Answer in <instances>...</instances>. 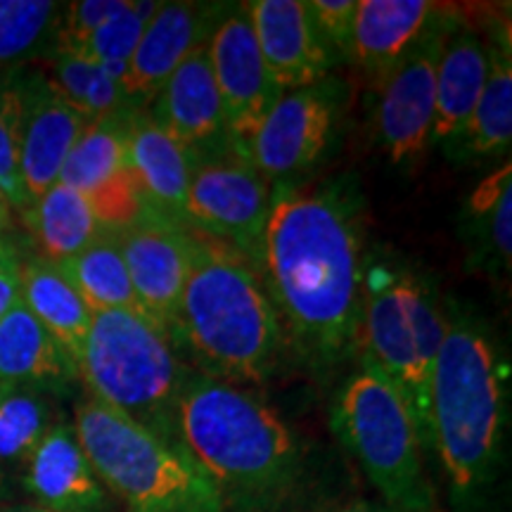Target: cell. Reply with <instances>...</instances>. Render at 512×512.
Returning <instances> with one entry per match:
<instances>
[{"label": "cell", "instance_id": "1", "mask_svg": "<svg viewBox=\"0 0 512 512\" xmlns=\"http://www.w3.org/2000/svg\"><path fill=\"white\" fill-rule=\"evenodd\" d=\"M361 197L349 181L271 192L259 266L285 349L313 370L356 354L363 299Z\"/></svg>", "mask_w": 512, "mask_h": 512}, {"label": "cell", "instance_id": "40", "mask_svg": "<svg viewBox=\"0 0 512 512\" xmlns=\"http://www.w3.org/2000/svg\"><path fill=\"white\" fill-rule=\"evenodd\" d=\"M3 512H53V510H46L38 505V508H12V510H3Z\"/></svg>", "mask_w": 512, "mask_h": 512}, {"label": "cell", "instance_id": "38", "mask_svg": "<svg viewBox=\"0 0 512 512\" xmlns=\"http://www.w3.org/2000/svg\"><path fill=\"white\" fill-rule=\"evenodd\" d=\"M10 219H12V207H10L8 197L0 192V233L10 226Z\"/></svg>", "mask_w": 512, "mask_h": 512}, {"label": "cell", "instance_id": "16", "mask_svg": "<svg viewBox=\"0 0 512 512\" xmlns=\"http://www.w3.org/2000/svg\"><path fill=\"white\" fill-rule=\"evenodd\" d=\"M242 8L268 72L283 91L328 79L335 57L313 22L309 0H252Z\"/></svg>", "mask_w": 512, "mask_h": 512}, {"label": "cell", "instance_id": "32", "mask_svg": "<svg viewBox=\"0 0 512 512\" xmlns=\"http://www.w3.org/2000/svg\"><path fill=\"white\" fill-rule=\"evenodd\" d=\"M48 408L27 384L0 382V463L29 460L46 437Z\"/></svg>", "mask_w": 512, "mask_h": 512}, {"label": "cell", "instance_id": "14", "mask_svg": "<svg viewBox=\"0 0 512 512\" xmlns=\"http://www.w3.org/2000/svg\"><path fill=\"white\" fill-rule=\"evenodd\" d=\"M19 102V171L29 207L60 181V171L88 121L41 72H12Z\"/></svg>", "mask_w": 512, "mask_h": 512}, {"label": "cell", "instance_id": "3", "mask_svg": "<svg viewBox=\"0 0 512 512\" xmlns=\"http://www.w3.org/2000/svg\"><path fill=\"white\" fill-rule=\"evenodd\" d=\"M505 399V363L489 325L453 309L432 375L430 451L437 453L458 512H475L494 484Z\"/></svg>", "mask_w": 512, "mask_h": 512}, {"label": "cell", "instance_id": "20", "mask_svg": "<svg viewBox=\"0 0 512 512\" xmlns=\"http://www.w3.org/2000/svg\"><path fill=\"white\" fill-rule=\"evenodd\" d=\"M489 74V43L477 29L453 22L437 67L432 143H446L467 124Z\"/></svg>", "mask_w": 512, "mask_h": 512}, {"label": "cell", "instance_id": "28", "mask_svg": "<svg viewBox=\"0 0 512 512\" xmlns=\"http://www.w3.org/2000/svg\"><path fill=\"white\" fill-rule=\"evenodd\" d=\"M472 254L498 273L512 261V164L498 166L472 190L465 207Z\"/></svg>", "mask_w": 512, "mask_h": 512}, {"label": "cell", "instance_id": "12", "mask_svg": "<svg viewBox=\"0 0 512 512\" xmlns=\"http://www.w3.org/2000/svg\"><path fill=\"white\" fill-rule=\"evenodd\" d=\"M112 235L117 238L143 311L174 335L195 235L155 209H147L138 221Z\"/></svg>", "mask_w": 512, "mask_h": 512}, {"label": "cell", "instance_id": "39", "mask_svg": "<svg viewBox=\"0 0 512 512\" xmlns=\"http://www.w3.org/2000/svg\"><path fill=\"white\" fill-rule=\"evenodd\" d=\"M8 259H12V254H10V249L5 247V242L0 240V264H5V261Z\"/></svg>", "mask_w": 512, "mask_h": 512}, {"label": "cell", "instance_id": "35", "mask_svg": "<svg viewBox=\"0 0 512 512\" xmlns=\"http://www.w3.org/2000/svg\"><path fill=\"white\" fill-rule=\"evenodd\" d=\"M358 0H309L313 22L325 38L330 50L351 60V38H354Z\"/></svg>", "mask_w": 512, "mask_h": 512}, {"label": "cell", "instance_id": "29", "mask_svg": "<svg viewBox=\"0 0 512 512\" xmlns=\"http://www.w3.org/2000/svg\"><path fill=\"white\" fill-rule=\"evenodd\" d=\"M62 10L53 0H0V69L19 72L53 50Z\"/></svg>", "mask_w": 512, "mask_h": 512}, {"label": "cell", "instance_id": "18", "mask_svg": "<svg viewBox=\"0 0 512 512\" xmlns=\"http://www.w3.org/2000/svg\"><path fill=\"white\" fill-rule=\"evenodd\" d=\"M27 489L53 512H105L107 489L88 463L74 427L55 425L27 460Z\"/></svg>", "mask_w": 512, "mask_h": 512}, {"label": "cell", "instance_id": "2", "mask_svg": "<svg viewBox=\"0 0 512 512\" xmlns=\"http://www.w3.org/2000/svg\"><path fill=\"white\" fill-rule=\"evenodd\" d=\"M176 430L226 510H275L302 477L297 434L264 399L238 384L204 373L185 377Z\"/></svg>", "mask_w": 512, "mask_h": 512}, {"label": "cell", "instance_id": "15", "mask_svg": "<svg viewBox=\"0 0 512 512\" xmlns=\"http://www.w3.org/2000/svg\"><path fill=\"white\" fill-rule=\"evenodd\" d=\"M228 8L230 5L226 3H190V0L159 3L121 79L126 100L140 110L150 105L178 64L195 50L207 46Z\"/></svg>", "mask_w": 512, "mask_h": 512}, {"label": "cell", "instance_id": "5", "mask_svg": "<svg viewBox=\"0 0 512 512\" xmlns=\"http://www.w3.org/2000/svg\"><path fill=\"white\" fill-rule=\"evenodd\" d=\"M74 434L124 512H226L219 491L183 446L98 399L79 403Z\"/></svg>", "mask_w": 512, "mask_h": 512}, {"label": "cell", "instance_id": "41", "mask_svg": "<svg viewBox=\"0 0 512 512\" xmlns=\"http://www.w3.org/2000/svg\"><path fill=\"white\" fill-rule=\"evenodd\" d=\"M3 489H5V482H3V472H0V496H3Z\"/></svg>", "mask_w": 512, "mask_h": 512}, {"label": "cell", "instance_id": "34", "mask_svg": "<svg viewBox=\"0 0 512 512\" xmlns=\"http://www.w3.org/2000/svg\"><path fill=\"white\" fill-rule=\"evenodd\" d=\"M0 192L12 211L29 209V197L19 171V102L10 79L0 81Z\"/></svg>", "mask_w": 512, "mask_h": 512}, {"label": "cell", "instance_id": "11", "mask_svg": "<svg viewBox=\"0 0 512 512\" xmlns=\"http://www.w3.org/2000/svg\"><path fill=\"white\" fill-rule=\"evenodd\" d=\"M337 83L328 79L309 88L285 91L259 128L242 145L266 181L302 174L328 150L337 124Z\"/></svg>", "mask_w": 512, "mask_h": 512}, {"label": "cell", "instance_id": "37", "mask_svg": "<svg viewBox=\"0 0 512 512\" xmlns=\"http://www.w3.org/2000/svg\"><path fill=\"white\" fill-rule=\"evenodd\" d=\"M330 512H392L389 508H380V505L366 503V501H351L347 505H339V508Z\"/></svg>", "mask_w": 512, "mask_h": 512}, {"label": "cell", "instance_id": "25", "mask_svg": "<svg viewBox=\"0 0 512 512\" xmlns=\"http://www.w3.org/2000/svg\"><path fill=\"white\" fill-rule=\"evenodd\" d=\"M22 216L48 264L72 259L105 233L86 195L64 183H55Z\"/></svg>", "mask_w": 512, "mask_h": 512}, {"label": "cell", "instance_id": "33", "mask_svg": "<svg viewBox=\"0 0 512 512\" xmlns=\"http://www.w3.org/2000/svg\"><path fill=\"white\" fill-rule=\"evenodd\" d=\"M86 200L105 233H119L133 221H138L147 209H152L128 166L107 183H102L98 190H93L91 195H86Z\"/></svg>", "mask_w": 512, "mask_h": 512}, {"label": "cell", "instance_id": "4", "mask_svg": "<svg viewBox=\"0 0 512 512\" xmlns=\"http://www.w3.org/2000/svg\"><path fill=\"white\" fill-rule=\"evenodd\" d=\"M174 339H183L204 375L261 384L285 351L283 330L252 261L214 238H195Z\"/></svg>", "mask_w": 512, "mask_h": 512}, {"label": "cell", "instance_id": "22", "mask_svg": "<svg viewBox=\"0 0 512 512\" xmlns=\"http://www.w3.org/2000/svg\"><path fill=\"white\" fill-rule=\"evenodd\" d=\"M512 140V57L510 31L489 43V74L467 124L446 140L451 157L489 159L510 150Z\"/></svg>", "mask_w": 512, "mask_h": 512}, {"label": "cell", "instance_id": "13", "mask_svg": "<svg viewBox=\"0 0 512 512\" xmlns=\"http://www.w3.org/2000/svg\"><path fill=\"white\" fill-rule=\"evenodd\" d=\"M230 138L252 136L285 91L273 81L242 5H230L207 43Z\"/></svg>", "mask_w": 512, "mask_h": 512}, {"label": "cell", "instance_id": "9", "mask_svg": "<svg viewBox=\"0 0 512 512\" xmlns=\"http://www.w3.org/2000/svg\"><path fill=\"white\" fill-rule=\"evenodd\" d=\"M192 174L185 202V221L211 238L259 261L261 242L271 211L268 181L235 138L190 152Z\"/></svg>", "mask_w": 512, "mask_h": 512}, {"label": "cell", "instance_id": "7", "mask_svg": "<svg viewBox=\"0 0 512 512\" xmlns=\"http://www.w3.org/2000/svg\"><path fill=\"white\" fill-rule=\"evenodd\" d=\"M176 339L143 311L93 313L79 370L93 399L181 446L176 403L185 375Z\"/></svg>", "mask_w": 512, "mask_h": 512}, {"label": "cell", "instance_id": "27", "mask_svg": "<svg viewBox=\"0 0 512 512\" xmlns=\"http://www.w3.org/2000/svg\"><path fill=\"white\" fill-rule=\"evenodd\" d=\"M138 107L128 105L110 117L93 121L83 128L76 143L64 159L60 181L81 195H91L128 166V133Z\"/></svg>", "mask_w": 512, "mask_h": 512}, {"label": "cell", "instance_id": "26", "mask_svg": "<svg viewBox=\"0 0 512 512\" xmlns=\"http://www.w3.org/2000/svg\"><path fill=\"white\" fill-rule=\"evenodd\" d=\"M55 266L79 292L91 313L121 309L143 311L117 238L112 233H102L93 245Z\"/></svg>", "mask_w": 512, "mask_h": 512}, {"label": "cell", "instance_id": "23", "mask_svg": "<svg viewBox=\"0 0 512 512\" xmlns=\"http://www.w3.org/2000/svg\"><path fill=\"white\" fill-rule=\"evenodd\" d=\"M22 302L50 337L60 344L74 366H79L93 313L55 264L31 261L19 266Z\"/></svg>", "mask_w": 512, "mask_h": 512}, {"label": "cell", "instance_id": "30", "mask_svg": "<svg viewBox=\"0 0 512 512\" xmlns=\"http://www.w3.org/2000/svg\"><path fill=\"white\" fill-rule=\"evenodd\" d=\"M50 86L81 114L88 124L110 117L131 105L124 91L110 74L102 72L98 64L83 60L79 55L53 53L50 72L46 74Z\"/></svg>", "mask_w": 512, "mask_h": 512}, {"label": "cell", "instance_id": "8", "mask_svg": "<svg viewBox=\"0 0 512 512\" xmlns=\"http://www.w3.org/2000/svg\"><path fill=\"white\" fill-rule=\"evenodd\" d=\"M330 427L392 512H432L434 491L425 472L413 415L399 389L361 361L335 396Z\"/></svg>", "mask_w": 512, "mask_h": 512}, {"label": "cell", "instance_id": "19", "mask_svg": "<svg viewBox=\"0 0 512 512\" xmlns=\"http://www.w3.org/2000/svg\"><path fill=\"white\" fill-rule=\"evenodd\" d=\"M128 169L152 209L176 223H188L185 202L192 174L190 150L164 133L140 107L128 133Z\"/></svg>", "mask_w": 512, "mask_h": 512}, {"label": "cell", "instance_id": "21", "mask_svg": "<svg viewBox=\"0 0 512 512\" xmlns=\"http://www.w3.org/2000/svg\"><path fill=\"white\" fill-rule=\"evenodd\" d=\"M437 5L427 0H358L351 62L375 83L418 41Z\"/></svg>", "mask_w": 512, "mask_h": 512}, {"label": "cell", "instance_id": "24", "mask_svg": "<svg viewBox=\"0 0 512 512\" xmlns=\"http://www.w3.org/2000/svg\"><path fill=\"white\" fill-rule=\"evenodd\" d=\"M74 373L69 356L19 299L0 320V382H53Z\"/></svg>", "mask_w": 512, "mask_h": 512}, {"label": "cell", "instance_id": "31", "mask_svg": "<svg viewBox=\"0 0 512 512\" xmlns=\"http://www.w3.org/2000/svg\"><path fill=\"white\" fill-rule=\"evenodd\" d=\"M159 8V0H128L126 8L100 24L86 41H81L69 55H79L83 60L98 64L121 86L128 62H131L143 31Z\"/></svg>", "mask_w": 512, "mask_h": 512}, {"label": "cell", "instance_id": "36", "mask_svg": "<svg viewBox=\"0 0 512 512\" xmlns=\"http://www.w3.org/2000/svg\"><path fill=\"white\" fill-rule=\"evenodd\" d=\"M22 299V287H19V264L12 259L0 264V320L5 318L12 306Z\"/></svg>", "mask_w": 512, "mask_h": 512}, {"label": "cell", "instance_id": "10", "mask_svg": "<svg viewBox=\"0 0 512 512\" xmlns=\"http://www.w3.org/2000/svg\"><path fill=\"white\" fill-rule=\"evenodd\" d=\"M453 22L446 12H434L418 41L375 83L377 143L394 164L413 162L432 143L439 55Z\"/></svg>", "mask_w": 512, "mask_h": 512}, {"label": "cell", "instance_id": "17", "mask_svg": "<svg viewBox=\"0 0 512 512\" xmlns=\"http://www.w3.org/2000/svg\"><path fill=\"white\" fill-rule=\"evenodd\" d=\"M152 121L185 150L197 152L226 140V114L211 72L207 46L178 64L150 100Z\"/></svg>", "mask_w": 512, "mask_h": 512}, {"label": "cell", "instance_id": "6", "mask_svg": "<svg viewBox=\"0 0 512 512\" xmlns=\"http://www.w3.org/2000/svg\"><path fill=\"white\" fill-rule=\"evenodd\" d=\"M448 316L425 278L377 266L363 278L356 354L399 389L422 451L430 448V394Z\"/></svg>", "mask_w": 512, "mask_h": 512}]
</instances>
